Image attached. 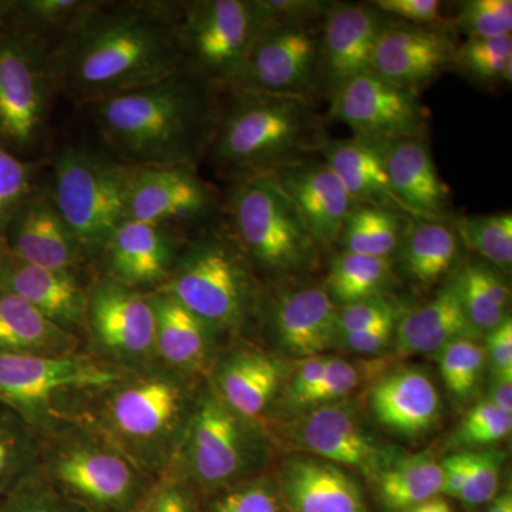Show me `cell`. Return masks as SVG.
Here are the masks:
<instances>
[{
    "instance_id": "cell-1",
    "label": "cell",
    "mask_w": 512,
    "mask_h": 512,
    "mask_svg": "<svg viewBox=\"0 0 512 512\" xmlns=\"http://www.w3.org/2000/svg\"><path fill=\"white\" fill-rule=\"evenodd\" d=\"M178 15L180 2H96L50 52L56 93L83 107L185 69Z\"/></svg>"
},
{
    "instance_id": "cell-2",
    "label": "cell",
    "mask_w": 512,
    "mask_h": 512,
    "mask_svg": "<svg viewBox=\"0 0 512 512\" xmlns=\"http://www.w3.org/2000/svg\"><path fill=\"white\" fill-rule=\"evenodd\" d=\"M187 69L83 106L111 156L134 168L197 167L210 150L221 107Z\"/></svg>"
},
{
    "instance_id": "cell-3",
    "label": "cell",
    "mask_w": 512,
    "mask_h": 512,
    "mask_svg": "<svg viewBox=\"0 0 512 512\" xmlns=\"http://www.w3.org/2000/svg\"><path fill=\"white\" fill-rule=\"evenodd\" d=\"M326 140L312 99L231 90L208 151L220 170L238 180L308 160Z\"/></svg>"
},
{
    "instance_id": "cell-4",
    "label": "cell",
    "mask_w": 512,
    "mask_h": 512,
    "mask_svg": "<svg viewBox=\"0 0 512 512\" xmlns=\"http://www.w3.org/2000/svg\"><path fill=\"white\" fill-rule=\"evenodd\" d=\"M104 392L97 429L146 476L165 471L192 416L184 384L170 373H128Z\"/></svg>"
},
{
    "instance_id": "cell-5",
    "label": "cell",
    "mask_w": 512,
    "mask_h": 512,
    "mask_svg": "<svg viewBox=\"0 0 512 512\" xmlns=\"http://www.w3.org/2000/svg\"><path fill=\"white\" fill-rule=\"evenodd\" d=\"M40 476L90 512H133L153 485L99 429L57 427L42 437Z\"/></svg>"
},
{
    "instance_id": "cell-6",
    "label": "cell",
    "mask_w": 512,
    "mask_h": 512,
    "mask_svg": "<svg viewBox=\"0 0 512 512\" xmlns=\"http://www.w3.org/2000/svg\"><path fill=\"white\" fill-rule=\"evenodd\" d=\"M229 214L238 247L269 274H305L318 264V244L275 175L238 178L229 194Z\"/></svg>"
},
{
    "instance_id": "cell-7",
    "label": "cell",
    "mask_w": 512,
    "mask_h": 512,
    "mask_svg": "<svg viewBox=\"0 0 512 512\" xmlns=\"http://www.w3.org/2000/svg\"><path fill=\"white\" fill-rule=\"evenodd\" d=\"M134 167L89 147L66 146L53 163L47 192L84 256L101 255L126 221Z\"/></svg>"
},
{
    "instance_id": "cell-8",
    "label": "cell",
    "mask_w": 512,
    "mask_h": 512,
    "mask_svg": "<svg viewBox=\"0 0 512 512\" xmlns=\"http://www.w3.org/2000/svg\"><path fill=\"white\" fill-rule=\"evenodd\" d=\"M157 291L173 296L212 329L232 330L254 308L256 286L232 234L212 229L188 244Z\"/></svg>"
},
{
    "instance_id": "cell-9",
    "label": "cell",
    "mask_w": 512,
    "mask_h": 512,
    "mask_svg": "<svg viewBox=\"0 0 512 512\" xmlns=\"http://www.w3.org/2000/svg\"><path fill=\"white\" fill-rule=\"evenodd\" d=\"M126 375V370L82 353L57 357L0 353V403L43 437L60 427L55 409L60 394L103 392Z\"/></svg>"
},
{
    "instance_id": "cell-10",
    "label": "cell",
    "mask_w": 512,
    "mask_h": 512,
    "mask_svg": "<svg viewBox=\"0 0 512 512\" xmlns=\"http://www.w3.org/2000/svg\"><path fill=\"white\" fill-rule=\"evenodd\" d=\"M264 29L256 0L180 2L177 30L184 67L227 89Z\"/></svg>"
},
{
    "instance_id": "cell-11",
    "label": "cell",
    "mask_w": 512,
    "mask_h": 512,
    "mask_svg": "<svg viewBox=\"0 0 512 512\" xmlns=\"http://www.w3.org/2000/svg\"><path fill=\"white\" fill-rule=\"evenodd\" d=\"M55 94L49 52L6 19L0 32V146L30 160L45 136Z\"/></svg>"
},
{
    "instance_id": "cell-12",
    "label": "cell",
    "mask_w": 512,
    "mask_h": 512,
    "mask_svg": "<svg viewBox=\"0 0 512 512\" xmlns=\"http://www.w3.org/2000/svg\"><path fill=\"white\" fill-rule=\"evenodd\" d=\"M312 25L266 26L229 86L231 90L312 99L319 90L320 33Z\"/></svg>"
},
{
    "instance_id": "cell-13",
    "label": "cell",
    "mask_w": 512,
    "mask_h": 512,
    "mask_svg": "<svg viewBox=\"0 0 512 512\" xmlns=\"http://www.w3.org/2000/svg\"><path fill=\"white\" fill-rule=\"evenodd\" d=\"M329 117L349 127L352 137L383 144L426 137L429 123L419 93L396 86L373 70L330 97Z\"/></svg>"
},
{
    "instance_id": "cell-14",
    "label": "cell",
    "mask_w": 512,
    "mask_h": 512,
    "mask_svg": "<svg viewBox=\"0 0 512 512\" xmlns=\"http://www.w3.org/2000/svg\"><path fill=\"white\" fill-rule=\"evenodd\" d=\"M86 328L94 346L121 370L143 366L156 355V315L150 298L109 278L87 291Z\"/></svg>"
},
{
    "instance_id": "cell-15",
    "label": "cell",
    "mask_w": 512,
    "mask_h": 512,
    "mask_svg": "<svg viewBox=\"0 0 512 512\" xmlns=\"http://www.w3.org/2000/svg\"><path fill=\"white\" fill-rule=\"evenodd\" d=\"M245 420L208 393L192 412L185 439L187 474L205 490H217L237 480L248 464Z\"/></svg>"
},
{
    "instance_id": "cell-16",
    "label": "cell",
    "mask_w": 512,
    "mask_h": 512,
    "mask_svg": "<svg viewBox=\"0 0 512 512\" xmlns=\"http://www.w3.org/2000/svg\"><path fill=\"white\" fill-rule=\"evenodd\" d=\"M454 28L419 26L389 18L377 42L373 72L396 86L419 93L453 69L457 52Z\"/></svg>"
},
{
    "instance_id": "cell-17",
    "label": "cell",
    "mask_w": 512,
    "mask_h": 512,
    "mask_svg": "<svg viewBox=\"0 0 512 512\" xmlns=\"http://www.w3.org/2000/svg\"><path fill=\"white\" fill-rule=\"evenodd\" d=\"M293 443L320 460L360 471L369 480L394 460L392 453L370 436L359 417L340 402L312 407L288 427Z\"/></svg>"
},
{
    "instance_id": "cell-18",
    "label": "cell",
    "mask_w": 512,
    "mask_h": 512,
    "mask_svg": "<svg viewBox=\"0 0 512 512\" xmlns=\"http://www.w3.org/2000/svg\"><path fill=\"white\" fill-rule=\"evenodd\" d=\"M211 188L185 165L134 168L128 190L126 220L147 224H197L211 217Z\"/></svg>"
},
{
    "instance_id": "cell-19",
    "label": "cell",
    "mask_w": 512,
    "mask_h": 512,
    "mask_svg": "<svg viewBox=\"0 0 512 512\" xmlns=\"http://www.w3.org/2000/svg\"><path fill=\"white\" fill-rule=\"evenodd\" d=\"M389 16L373 5H336L320 33L319 90L329 97L373 70L380 33Z\"/></svg>"
},
{
    "instance_id": "cell-20",
    "label": "cell",
    "mask_w": 512,
    "mask_h": 512,
    "mask_svg": "<svg viewBox=\"0 0 512 512\" xmlns=\"http://www.w3.org/2000/svg\"><path fill=\"white\" fill-rule=\"evenodd\" d=\"M0 245L28 264L70 274L86 259L46 188H39L13 215Z\"/></svg>"
},
{
    "instance_id": "cell-21",
    "label": "cell",
    "mask_w": 512,
    "mask_h": 512,
    "mask_svg": "<svg viewBox=\"0 0 512 512\" xmlns=\"http://www.w3.org/2000/svg\"><path fill=\"white\" fill-rule=\"evenodd\" d=\"M111 281L140 291L168 281L178 256L180 238L173 228L126 220L104 247Z\"/></svg>"
},
{
    "instance_id": "cell-22",
    "label": "cell",
    "mask_w": 512,
    "mask_h": 512,
    "mask_svg": "<svg viewBox=\"0 0 512 512\" xmlns=\"http://www.w3.org/2000/svg\"><path fill=\"white\" fill-rule=\"evenodd\" d=\"M301 211L320 251L338 244L340 232L356 202L320 158H308L274 174Z\"/></svg>"
},
{
    "instance_id": "cell-23",
    "label": "cell",
    "mask_w": 512,
    "mask_h": 512,
    "mask_svg": "<svg viewBox=\"0 0 512 512\" xmlns=\"http://www.w3.org/2000/svg\"><path fill=\"white\" fill-rule=\"evenodd\" d=\"M338 313L325 286L285 289L272 305L271 326L282 348L306 359L338 345Z\"/></svg>"
},
{
    "instance_id": "cell-24",
    "label": "cell",
    "mask_w": 512,
    "mask_h": 512,
    "mask_svg": "<svg viewBox=\"0 0 512 512\" xmlns=\"http://www.w3.org/2000/svg\"><path fill=\"white\" fill-rule=\"evenodd\" d=\"M0 288L15 293L69 332L86 326L87 291L76 274L28 264L0 245Z\"/></svg>"
},
{
    "instance_id": "cell-25",
    "label": "cell",
    "mask_w": 512,
    "mask_h": 512,
    "mask_svg": "<svg viewBox=\"0 0 512 512\" xmlns=\"http://www.w3.org/2000/svg\"><path fill=\"white\" fill-rule=\"evenodd\" d=\"M386 170L394 195L412 217L450 221V188L441 180L427 137L387 144Z\"/></svg>"
},
{
    "instance_id": "cell-26",
    "label": "cell",
    "mask_w": 512,
    "mask_h": 512,
    "mask_svg": "<svg viewBox=\"0 0 512 512\" xmlns=\"http://www.w3.org/2000/svg\"><path fill=\"white\" fill-rule=\"evenodd\" d=\"M279 494L289 512H369L356 481L336 464L320 458L286 461Z\"/></svg>"
},
{
    "instance_id": "cell-27",
    "label": "cell",
    "mask_w": 512,
    "mask_h": 512,
    "mask_svg": "<svg viewBox=\"0 0 512 512\" xmlns=\"http://www.w3.org/2000/svg\"><path fill=\"white\" fill-rule=\"evenodd\" d=\"M370 406L382 426L406 437L429 433L441 417L439 390L416 367H403L382 377L370 394Z\"/></svg>"
},
{
    "instance_id": "cell-28",
    "label": "cell",
    "mask_w": 512,
    "mask_h": 512,
    "mask_svg": "<svg viewBox=\"0 0 512 512\" xmlns=\"http://www.w3.org/2000/svg\"><path fill=\"white\" fill-rule=\"evenodd\" d=\"M387 144L360 138L326 140L320 147L322 160L338 175L353 200L400 214H409L397 200L386 170Z\"/></svg>"
},
{
    "instance_id": "cell-29",
    "label": "cell",
    "mask_w": 512,
    "mask_h": 512,
    "mask_svg": "<svg viewBox=\"0 0 512 512\" xmlns=\"http://www.w3.org/2000/svg\"><path fill=\"white\" fill-rule=\"evenodd\" d=\"M477 336L480 333L467 318L454 278L426 305L400 319L394 330L402 356L433 355L453 340Z\"/></svg>"
},
{
    "instance_id": "cell-30",
    "label": "cell",
    "mask_w": 512,
    "mask_h": 512,
    "mask_svg": "<svg viewBox=\"0 0 512 512\" xmlns=\"http://www.w3.org/2000/svg\"><path fill=\"white\" fill-rule=\"evenodd\" d=\"M285 376L278 357L245 350L222 363L215 393L242 420H254L268 409Z\"/></svg>"
},
{
    "instance_id": "cell-31",
    "label": "cell",
    "mask_w": 512,
    "mask_h": 512,
    "mask_svg": "<svg viewBox=\"0 0 512 512\" xmlns=\"http://www.w3.org/2000/svg\"><path fill=\"white\" fill-rule=\"evenodd\" d=\"M446 222L406 218L396 252L400 269L413 284L430 288L439 284L456 266L460 238Z\"/></svg>"
},
{
    "instance_id": "cell-32",
    "label": "cell",
    "mask_w": 512,
    "mask_h": 512,
    "mask_svg": "<svg viewBox=\"0 0 512 512\" xmlns=\"http://www.w3.org/2000/svg\"><path fill=\"white\" fill-rule=\"evenodd\" d=\"M79 340L15 293L0 288V353L57 357L77 353Z\"/></svg>"
},
{
    "instance_id": "cell-33",
    "label": "cell",
    "mask_w": 512,
    "mask_h": 512,
    "mask_svg": "<svg viewBox=\"0 0 512 512\" xmlns=\"http://www.w3.org/2000/svg\"><path fill=\"white\" fill-rule=\"evenodd\" d=\"M148 298L156 315V355L174 370L200 369L215 330L168 293L156 291Z\"/></svg>"
},
{
    "instance_id": "cell-34",
    "label": "cell",
    "mask_w": 512,
    "mask_h": 512,
    "mask_svg": "<svg viewBox=\"0 0 512 512\" xmlns=\"http://www.w3.org/2000/svg\"><path fill=\"white\" fill-rule=\"evenodd\" d=\"M375 483L387 510L397 512L440 497L443 473L440 461L430 451L394 458Z\"/></svg>"
},
{
    "instance_id": "cell-35",
    "label": "cell",
    "mask_w": 512,
    "mask_h": 512,
    "mask_svg": "<svg viewBox=\"0 0 512 512\" xmlns=\"http://www.w3.org/2000/svg\"><path fill=\"white\" fill-rule=\"evenodd\" d=\"M96 2L20 0L8 2V25L52 52Z\"/></svg>"
},
{
    "instance_id": "cell-36",
    "label": "cell",
    "mask_w": 512,
    "mask_h": 512,
    "mask_svg": "<svg viewBox=\"0 0 512 512\" xmlns=\"http://www.w3.org/2000/svg\"><path fill=\"white\" fill-rule=\"evenodd\" d=\"M454 282L467 318L480 335L510 316V288L491 265L468 264L454 275Z\"/></svg>"
},
{
    "instance_id": "cell-37",
    "label": "cell",
    "mask_w": 512,
    "mask_h": 512,
    "mask_svg": "<svg viewBox=\"0 0 512 512\" xmlns=\"http://www.w3.org/2000/svg\"><path fill=\"white\" fill-rule=\"evenodd\" d=\"M393 276L392 258H377L342 251L330 265L326 292L335 305H350L383 296Z\"/></svg>"
},
{
    "instance_id": "cell-38",
    "label": "cell",
    "mask_w": 512,
    "mask_h": 512,
    "mask_svg": "<svg viewBox=\"0 0 512 512\" xmlns=\"http://www.w3.org/2000/svg\"><path fill=\"white\" fill-rule=\"evenodd\" d=\"M407 217L375 205L356 204L343 225L338 244L352 254L392 258Z\"/></svg>"
},
{
    "instance_id": "cell-39",
    "label": "cell",
    "mask_w": 512,
    "mask_h": 512,
    "mask_svg": "<svg viewBox=\"0 0 512 512\" xmlns=\"http://www.w3.org/2000/svg\"><path fill=\"white\" fill-rule=\"evenodd\" d=\"M42 436L15 410L0 403V503L35 473Z\"/></svg>"
},
{
    "instance_id": "cell-40",
    "label": "cell",
    "mask_w": 512,
    "mask_h": 512,
    "mask_svg": "<svg viewBox=\"0 0 512 512\" xmlns=\"http://www.w3.org/2000/svg\"><path fill=\"white\" fill-rule=\"evenodd\" d=\"M460 241L493 268L510 272L512 266V215H467L451 220Z\"/></svg>"
},
{
    "instance_id": "cell-41",
    "label": "cell",
    "mask_w": 512,
    "mask_h": 512,
    "mask_svg": "<svg viewBox=\"0 0 512 512\" xmlns=\"http://www.w3.org/2000/svg\"><path fill=\"white\" fill-rule=\"evenodd\" d=\"M512 37L467 39L457 46L453 69L478 86L511 82Z\"/></svg>"
},
{
    "instance_id": "cell-42",
    "label": "cell",
    "mask_w": 512,
    "mask_h": 512,
    "mask_svg": "<svg viewBox=\"0 0 512 512\" xmlns=\"http://www.w3.org/2000/svg\"><path fill=\"white\" fill-rule=\"evenodd\" d=\"M440 373L448 392L467 400L480 386L485 365V348L477 338H460L439 352Z\"/></svg>"
},
{
    "instance_id": "cell-43",
    "label": "cell",
    "mask_w": 512,
    "mask_h": 512,
    "mask_svg": "<svg viewBox=\"0 0 512 512\" xmlns=\"http://www.w3.org/2000/svg\"><path fill=\"white\" fill-rule=\"evenodd\" d=\"M39 188V164L0 146V241L13 215Z\"/></svg>"
},
{
    "instance_id": "cell-44",
    "label": "cell",
    "mask_w": 512,
    "mask_h": 512,
    "mask_svg": "<svg viewBox=\"0 0 512 512\" xmlns=\"http://www.w3.org/2000/svg\"><path fill=\"white\" fill-rule=\"evenodd\" d=\"M467 39H490L510 36L512 32L511 0H466L458 3L454 26Z\"/></svg>"
},
{
    "instance_id": "cell-45",
    "label": "cell",
    "mask_w": 512,
    "mask_h": 512,
    "mask_svg": "<svg viewBox=\"0 0 512 512\" xmlns=\"http://www.w3.org/2000/svg\"><path fill=\"white\" fill-rule=\"evenodd\" d=\"M0 512H90L57 491L39 471L3 498Z\"/></svg>"
},
{
    "instance_id": "cell-46",
    "label": "cell",
    "mask_w": 512,
    "mask_h": 512,
    "mask_svg": "<svg viewBox=\"0 0 512 512\" xmlns=\"http://www.w3.org/2000/svg\"><path fill=\"white\" fill-rule=\"evenodd\" d=\"M512 429V414L484 400L464 417L454 443L461 447H485L505 439Z\"/></svg>"
},
{
    "instance_id": "cell-47",
    "label": "cell",
    "mask_w": 512,
    "mask_h": 512,
    "mask_svg": "<svg viewBox=\"0 0 512 512\" xmlns=\"http://www.w3.org/2000/svg\"><path fill=\"white\" fill-rule=\"evenodd\" d=\"M369 372H372V366L356 365L340 357L330 356L322 379L306 397L302 410L340 402L365 382Z\"/></svg>"
},
{
    "instance_id": "cell-48",
    "label": "cell",
    "mask_w": 512,
    "mask_h": 512,
    "mask_svg": "<svg viewBox=\"0 0 512 512\" xmlns=\"http://www.w3.org/2000/svg\"><path fill=\"white\" fill-rule=\"evenodd\" d=\"M504 458L498 450L468 451L467 481L458 500L467 507L491 503L498 495Z\"/></svg>"
},
{
    "instance_id": "cell-49",
    "label": "cell",
    "mask_w": 512,
    "mask_h": 512,
    "mask_svg": "<svg viewBox=\"0 0 512 512\" xmlns=\"http://www.w3.org/2000/svg\"><path fill=\"white\" fill-rule=\"evenodd\" d=\"M281 494L268 481L232 488L214 501L208 512H285Z\"/></svg>"
},
{
    "instance_id": "cell-50",
    "label": "cell",
    "mask_w": 512,
    "mask_h": 512,
    "mask_svg": "<svg viewBox=\"0 0 512 512\" xmlns=\"http://www.w3.org/2000/svg\"><path fill=\"white\" fill-rule=\"evenodd\" d=\"M265 28L271 25H312L325 19L335 3L326 0H256Z\"/></svg>"
},
{
    "instance_id": "cell-51",
    "label": "cell",
    "mask_w": 512,
    "mask_h": 512,
    "mask_svg": "<svg viewBox=\"0 0 512 512\" xmlns=\"http://www.w3.org/2000/svg\"><path fill=\"white\" fill-rule=\"evenodd\" d=\"M397 319V309L389 299L384 296H373L340 306L338 313L339 336L346 333L360 332L386 322V320Z\"/></svg>"
},
{
    "instance_id": "cell-52",
    "label": "cell",
    "mask_w": 512,
    "mask_h": 512,
    "mask_svg": "<svg viewBox=\"0 0 512 512\" xmlns=\"http://www.w3.org/2000/svg\"><path fill=\"white\" fill-rule=\"evenodd\" d=\"M383 15L419 26L448 25L439 0H376L372 2Z\"/></svg>"
},
{
    "instance_id": "cell-53",
    "label": "cell",
    "mask_w": 512,
    "mask_h": 512,
    "mask_svg": "<svg viewBox=\"0 0 512 512\" xmlns=\"http://www.w3.org/2000/svg\"><path fill=\"white\" fill-rule=\"evenodd\" d=\"M329 357L328 355L306 357L302 360L301 365L296 367L284 392V403L289 410L301 412L306 397L312 393L322 379L326 366H328Z\"/></svg>"
},
{
    "instance_id": "cell-54",
    "label": "cell",
    "mask_w": 512,
    "mask_h": 512,
    "mask_svg": "<svg viewBox=\"0 0 512 512\" xmlns=\"http://www.w3.org/2000/svg\"><path fill=\"white\" fill-rule=\"evenodd\" d=\"M144 512H195L194 498L180 478L168 477L151 487L143 503Z\"/></svg>"
},
{
    "instance_id": "cell-55",
    "label": "cell",
    "mask_w": 512,
    "mask_h": 512,
    "mask_svg": "<svg viewBox=\"0 0 512 512\" xmlns=\"http://www.w3.org/2000/svg\"><path fill=\"white\" fill-rule=\"evenodd\" d=\"M396 325L397 319L386 320L360 332L340 335L338 345L359 355H376L392 343Z\"/></svg>"
},
{
    "instance_id": "cell-56",
    "label": "cell",
    "mask_w": 512,
    "mask_h": 512,
    "mask_svg": "<svg viewBox=\"0 0 512 512\" xmlns=\"http://www.w3.org/2000/svg\"><path fill=\"white\" fill-rule=\"evenodd\" d=\"M484 348L491 363L493 377H511L512 379L511 316H507L497 328L487 333V345Z\"/></svg>"
},
{
    "instance_id": "cell-57",
    "label": "cell",
    "mask_w": 512,
    "mask_h": 512,
    "mask_svg": "<svg viewBox=\"0 0 512 512\" xmlns=\"http://www.w3.org/2000/svg\"><path fill=\"white\" fill-rule=\"evenodd\" d=\"M441 473H443V491L441 494L448 497L460 498L468 473V451L451 454L440 461Z\"/></svg>"
},
{
    "instance_id": "cell-58",
    "label": "cell",
    "mask_w": 512,
    "mask_h": 512,
    "mask_svg": "<svg viewBox=\"0 0 512 512\" xmlns=\"http://www.w3.org/2000/svg\"><path fill=\"white\" fill-rule=\"evenodd\" d=\"M488 402L505 413L512 414V379L511 377H493L488 390Z\"/></svg>"
},
{
    "instance_id": "cell-59",
    "label": "cell",
    "mask_w": 512,
    "mask_h": 512,
    "mask_svg": "<svg viewBox=\"0 0 512 512\" xmlns=\"http://www.w3.org/2000/svg\"><path fill=\"white\" fill-rule=\"evenodd\" d=\"M397 512H453V508H451L450 503L444 500V498L436 497L431 498V500L426 501V503L417 504L414 505V507Z\"/></svg>"
},
{
    "instance_id": "cell-60",
    "label": "cell",
    "mask_w": 512,
    "mask_h": 512,
    "mask_svg": "<svg viewBox=\"0 0 512 512\" xmlns=\"http://www.w3.org/2000/svg\"><path fill=\"white\" fill-rule=\"evenodd\" d=\"M487 512H512V495L511 491H504L494 498L490 503Z\"/></svg>"
},
{
    "instance_id": "cell-61",
    "label": "cell",
    "mask_w": 512,
    "mask_h": 512,
    "mask_svg": "<svg viewBox=\"0 0 512 512\" xmlns=\"http://www.w3.org/2000/svg\"><path fill=\"white\" fill-rule=\"evenodd\" d=\"M8 19V2H0V32L5 28Z\"/></svg>"
},
{
    "instance_id": "cell-62",
    "label": "cell",
    "mask_w": 512,
    "mask_h": 512,
    "mask_svg": "<svg viewBox=\"0 0 512 512\" xmlns=\"http://www.w3.org/2000/svg\"><path fill=\"white\" fill-rule=\"evenodd\" d=\"M143 503H144V501H143ZM143 503H141L140 507H138L137 510L133 511V512H144V510H143Z\"/></svg>"
}]
</instances>
